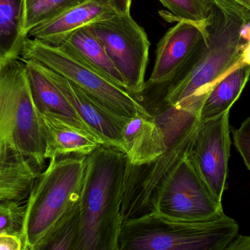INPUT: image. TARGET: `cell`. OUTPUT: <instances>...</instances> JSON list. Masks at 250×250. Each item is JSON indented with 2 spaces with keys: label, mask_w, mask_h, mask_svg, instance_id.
Wrapping results in <instances>:
<instances>
[{
  "label": "cell",
  "mask_w": 250,
  "mask_h": 250,
  "mask_svg": "<svg viewBox=\"0 0 250 250\" xmlns=\"http://www.w3.org/2000/svg\"><path fill=\"white\" fill-rule=\"evenodd\" d=\"M214 1V16L207 26V35L190 60L170 82L146 89L158 91L141 93L163 96L150 114L189 101L205 100L214 84L242 61L246 42L242 38V29L247 22L227 1Z\"/></svg>",
  "instance_id": "6da1fadb"
},
{
  "label": "cell",
  "mask_w": 250,
  "mask_h": 250,
  "mask_svg": "<svg viewBox=\"0 0 250 250\" xmlns=\"http://www.w3.org/2000/svg\"><path fill=\"white\" fill-rule=\"evenodd\" d=\"M126 170V154L114 147L102 146L85 157L73 250H118Z\"/></svg>",
  "instance_id": "7a4b0ae2"
},
{
  "label": "cell",
  "mask_w": 250,
  "mask_h": 250,
  "mask_svg": "<svg viewBox=\"0 0 250 250\" xmlns=\"http://www.w3.org/2000/svg\"><path fill=\"white\" fill-rule=\"evenodd\" d=\"M201 105L184 104L153 114L166 132L167 148L158 158L141 166L128 165L122 205V220L154 212L157 192L167 176L189 154L200 123Z\"/></svg>",
  "instance_id": "3957f363"
},
{
  "label": "cell",
  "mask_w": 250,
  "mask_h": 250,
  "mask_svg": "<svg viewBox=\"0 0 250 250\" xmlns=\"http://www.w3.org/2000/svg\"><path fill=\"white\" fill-rule=\"evenodd\" d=\"M239 230L237 222L225 214L184 222L153 212L123 223L118 250H226Z\"/></svg>",
  "instance_id": "277c9868"
},
{
  "label": "cell",
  "mask_w": 250,
  "mask_h": 250,
  "mask_svg": "<svg viewBox=\"0 0 250 250\" xmlns=\"http://www.w3.org/2000/svg\"><path fill=\"white\" fill-rule=\"evenodd\" d=\"M0 155L23 157L41 172L45 144L21 59L0 70Z\"/></svg>",
  "instance_id": "5b68a950"
},
{
  "label": "cell",
  "mask_w": 250,
  "mask_h": 250,
  "mask_svg": "<svg viewBox=\"0 0 250 250\" xmlns=\"http://www.w3.org/2000/svg\"><path fill=\"white\" fill-rule=\"evenodd\" d=\"M86 157L72 155L51 159L40 173L25 202L23 250L33 246L79 204Z\"/></svg>",
  "instance_id": "8992f818"
},
{
  "label": "cell",
  "mask_w": 250,
  "mask_h": 250,
  "mask_svg": "<svg viewBox=\"0 0 250 250\" xmlns=\"http://www.w3.org/2000/svg\"><path fill=\"white\" fill-rule=\"evenodd\" d=\"M21 59L34 60L54 70L105 109L125 121L137 115L153 117L130 92L60 47L26 38Z\"/></svg>",
  "instance_id": "52a82bcc"
},
{
  "label": "cell",
  "mask_w": 250,
  "mask_h": 250,
  "mask_svg": "<svg viewBox=\"0 0 250 250\" xmlns=\"http://www.w3.org/2000/svg\"><path fill=\"white\" fill-rule=\"evenodd\" d=\"M88 26L123 76L128 92L136 98L145 86L149 55L150 42L144 28L130 13H119Z\"/></svg>",
  "instance_id": "ba28073f"
},
{
  "label": "cell",
  "mask_w": 250,
  "mask_h": 250,
  "mask_svg": "<svg viewBox=\"0 0 250 250\" xmlns=\"http://www.w3.org/2000/svg\"><path fill=\"white\" fill-rule=\"evenodd\" d=\"M154 212L184 222L205 221L224 214L222 202L211 193L189 154L160 187L154 203Z\"/></svg>",
  "instance_id": "9c48e42d"
},
{
  "label": "cell",
  "mask_w": 250,
  "mask_h": 250,
  "mask_svg": "<svg viewBox=\"0 0 250 250\" xmlns=\"http://www.w3.org/2000/svg\"><path fill=\"white\" fill-rule=\"evenodd\" d=\"M229 114L200 122L189 157L211 193L222 202L226 188L230 141Z\"/></svg>",
  "instance_id": "30bf717a"
},
{
  "label": "cell",
  "mask_w": 250,
  "mask_h": 250,
  "mask_svg": "<svg viewBox=\"0 0 250 250\" xmlns=\"http://www.w3.org/2000/svg\"><path fill=\"white\" fill-rule=\"evenodd\" d=\"M207 32V26L188 21L177 22L170 28L157 44L155 63L144 89L170 82L190 60Z\"/></svg>",
  "instance_id": "8fae6325"
},
{
  "label": "cell",
  "mask_w": 250,
  "mask_h": 250,
  "mask_svg": "<svg viewBox=\"0 0 250 250\" xmlns=\"http://www.w3.org/2000/svg\"><path fill=\"white\" fill-rule=\"evenodd\" d=\"M48 71L53 82L90 132L100 138L104 146L114 147L125 153L123 128L127 121L107 111L67 79L48 67Z\"/></svg>",
  "instance_id": "7c38bea8"
},
{
  "label": "cell",
  "mask_w": 250,
  "mask_h": 250,
  "mask_svg": "<svg viewBox=\"0 0 250 250\" xmlns=\"http://www.w3.org/2000/svg\"><path fill=\"white\" fill-rule=\"evenodd\" d=\"M117 13L110 0H89L33 28L28 33V38L51 46L60 47L78 29L108 19Z\"/></svg>",
  "instance_id": "4fadbf2b"
},
{
  "label": "cell",
  "mask_w": 250,
  "mask_h": 250,
  "mask_svg": "<svg viewBox=\"0 0 250 250\" xmlns=\"http://www.w3.org/2000/svg\"><path fill=\"white\" fill-rule=\"evenodd\" d=\"M22 60L25 64L31 96L38 112L54 116L91 132L50 77L48 67L34 60Z\"/></svg>",
  "instance_id": "5bb4252c"
},
{
  "label": "cell",
  "mask_w": 250,
  "mask_h": 250,
  "mask_svg": "<svg viewBox=\"0 0 250 250\" xmlns=\"http://www.w3.org/2000/svg\"><path fill=\"white\" fill-rule=\"evenodd\" d=\"M45 144V159L64 156L86 157L104 146L92 132L48 114L38 112Z\"/></svg>",
  "instance_id": "9a60e30c"
},
{
  "label": "cell",
  "mask_w": 250,
  "mask_h": 250,
  "mask_svg": "<svg viewBox=\"0 0 250 250\" xmlns=\"http://www.w3.org/2000/svg\"><path fill=\"white\" fill-rule=\"evenodd\" d=\"M128 165L141 166L158 158L167 148L166 132L154 117L137 115L123 128Z\"/></svg>",
  "instance_id": "2e32d148"
},
{
  "label": "cell",
  "mask_w": 250,
  "mask_h": 250,
  "mask_svg": "<svg viewBox=\"0 0 250 250\" xmlns=\"http://www.w3.org/2000/svg\"><path fill=\"white\" fill-rule=\"evenodd\" d=\"M60 48L80 59L128 92L124 79L89 26H83L72 33Z\"/></svg>",
  "instance_id": "e0dca14e"
},
{
  "label": "cell",
  "mask_w": 250,
  "mask_h": 250,
  "mask_svg": "<svg viewBox=\"0 0 250 250\" xmlns=\"http://www.w3.org/2000/svg\"><path fill=\"white\" fill-rule=\"evenodd\" d=\"M24 24L25 0H0V70L21 58Z\"/></svg>",
  "instance_id": "ac0fdd59"
},
{
  "label": "cell",
  "mask_w": 250,
  "mask_h": 250,
  "mask_svg": "<svg viewBox=\"0 0 250 250\" xmlns=\"http://www.w3.org/2000/svg\"><path fill=\"white\" fill-rule=\"evenodd\" d=\"M250 77V66L242 61L229 70L211 88L206 98L200 121L204 122L230 111L239 99Z\"/></svg>",
  "instance_id": "d6986e66"
},
{
  "label": "cell",
  "mask_w": 250,
  "mask_h": 250,
  "mask_svg": "<svg viewBox=\"0 0 250 250\" xmlns=\"http://www.w3.org/2000/svg\"><path fill=\"white\" fill-rule=\"evenodd\" d=\"M41 173L23 157L0 155V202L26 201Z\"/></svg>",
  "instance_id": "ffe728a7"
},
{
  "label": "cell",
  "mask_w": 250,
  "mask_h": 250,
  "mask_svg": "<svg viewBox=\"0 0 250 250\" xmlns=\"http://www.w3.org/2000/svg\"><path fill=\"white\" fill-rule=\"evenodd\" d=\"M78 220L79 204L27 250H73Z\"/></svg>",
  "instance_id": "44dd1931"
},
{
  "label": "cell",
  "mask_w": 250,
  "mask_h": 250,
  "mask_svg": "<svg viewBox=\"0 0 250 250\" xmlns=\"http://www.w3.org/2000/svg\"><path fill=\"white\" fill-rule=\"evenodd\" d=\"M89 0H25L24 32L26 36L33 28Z\"/></svg>",
  "instance_id": "7402d4cb"
},
{
  "label": "cell",
  "mask_w": 250,
  "mask_h": 250,
  "mask_svg": "<svg viewBox=\"0 0 250 250\" xmlns=\"http://www.w3.org/2000/svg\"><path fill=\"white\" fill-rule=\"evenodd\" d=\"M170 12L175 21L206 26L214 16V0H159Z\"/></svg>",
  "instance_id": "603a6c76"
},
{
  "label": "cell",
  "mask_w": 250,
  "mask_h": 250,
  "mask_svg": "<svg viewBox=\"0 0 250 250\" xmlns=\"http://www.w3.org/2000/svg\"><path fill=\"white\" fill-rule=\"evenodd\" d=\"M26 201L0 202V234L10 233L22 236L24 224Z\"/></svg>",
  "instance_id": "cb8c5ba5"
},
{
  "label": "cell",
  "mask_w": 250,
  "mask_h": 250,
  "mask_svg": "<svg viewBox=\"0 0 250 250\" xmlns=\"http://www.w3.org/2000/svg\"><path fill=\"white\" fill-rule=\"evenodd\" d=\"M235 146L250 170V117L233 132Z\"/></svg>",
  "instance_id": "d4e9b609"
},
{
  "label": "cell",
  "mask_w": 250,
  "mask_h": 250,
  "mask_svg": "<svg viewBox=\"0 0 250 250\" xmlns=\"http://www.w3.org/2000/svg\"><path fill=\"white\" fill-rule=\"evenodd\" d=\"M0 250H23V238L19 235L1 233Z\"/></svg>",
  "instance_id": "484cf974"
},
{
  "label": "cell",
  "mask_w": 250,
  "mask_h": 250,
  "mask_svg": "<svg viewBox=\"0 0 250 250\" xmlns=\"http://www.w3.org/2000/svg\"><path fill=\"white\" fill-rule=\"evenodd\" d=\"M242 15L247 23L250 22V0H225Z\"/></svg>",
  "instance_id": "4316f807"
},
{
  "label": "cell",
  "mask_w": 250,
  "mask_h": 250,
  "mask_svg": "<svg viewBox=\"0 0 250 250\" xmlns=\"http://www.w3.org/2000/svg\"><path fill=\"white\" fill-rule=\"evenodd\" d=\"M226 250H250V236L236 238Z\"/></svg>",
  "instance_id": "83f0119b"
},
{
  "label": "cell",
  "mask_w": 250,
  "mask_h": 250,
  "mask_svg": "<svg viewBox=\"0 0 250 250\" xmlns=\"http://www.w3.org/2000/svg\"><path fill=\"white\" fill-rule=\"evenodd\" d=\"M113 7L119 13H130L132 0H110Z\"/></svg>",
  "instance_id": "f1b7e54d"
},
{
  "label": "cell",
  "mask_w": 250,
  "mask_h": 250,
  "mask_svg": "<svg viewBox=\"0 0 250 250\" xmlns=\"http://www.w3.org/2000/svg\"><path fill=\"white\" fill-rule=\"evenodd\" d=\"M241 60H242V62L250 66V39L247 41L245 45H244Z\"/></svg>",
  "instance_id": "f546056e"
}]
</instances>
